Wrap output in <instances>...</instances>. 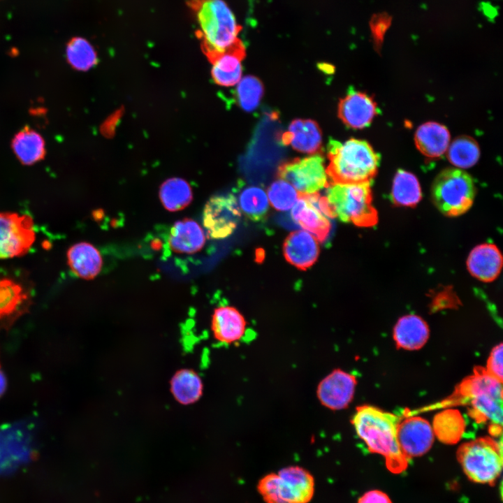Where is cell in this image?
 Segmentation results:
<instances>
[{
  "label": "cell",
  "mask_w": 503,
  "mask_h": 503,
  "mask_svg": "<svg viewBox=\"0 0 503 503\" xmlns=\"http://www.w3.org/2000/svg\"><path fill=\"white\" fill-rule=\"evenodd\" d=\"M400 420L392 413L366 404L358 407L351 418L357 435L366 444L369 451L382 455L387 468L395 474L405 470L409 462L397 439Z\"/></svg>",
  "instance_id": "cell-1"
},
{
  "label": "cell",
  "mask_w": 503,
  "mask_h": 503,
  "mask_svg": "<svg viewBox=\"0 0 503 503\" xmlns=\"http://www.w3.org/2000/svg\"><path fill=\"white\" fill-rule=\"evenodd\" d=\"M327 156L326 171L330 184L370 182L377 172L379 156L365 140H330Z\"/></svg>",
  "instance_id": "cell-2"
},
{
  "label": "cell",
  "mask_w": 503,
  "mask_h": 503,
  "mask_svg": "<svg viewBox=\"0 0 503 503\" xmlns=\"http://www.w3.org/2000/svg\"><path fill=\"white\" fill-rule=\"evenodd\" d=\"M198 25L196 36L210 59L229 49L238 39L241 27L223 0H190Z\"/></svg>",
  "instance_id": "cell-3"
},
{
  "label": "cell",
  "mask_w": 503,
  "mask_h": 503,
  "mask_svg": "<svg viewBox=\"0 0 503 503\" xmlns=\"http://www.w3.org/2000/svg\"><path fill=\"white\" fill-rule=\"evenodd\" d=\"M455 401L470 405L469 414L477 422L490 421L491 426L502 428V386L484 368H476L458 387Z\"/></svg>",
  "instance_id": "cell-4"
},
{
  "label": "cell",
  "mask_w": 503,
  "mask_h": 503,
  "mask_svg": "<svg viewBox=\"0 0 503 503\" xmlns=\"http://www.w3.org/2000/svg\"><path fill=\"white\" fill-rule=\"evenodd\" d=\"M326 197L334 218L361 227L372 226L377 222L370 182L331 184Z\"/></svg>",
  "instance_id": "cell-5"
},
{
  "label": "cell",
  "mask_w": 503,
  "mask_h": 503,
  "mask_svg": "<svg viewBox=\"0 0 503 503\" xmlns=\"http://www.w3.org/2000/svg\"><path fill=\"white\" fill-rule=\"evenodd\" d=\"M431 195L433 203L442 214L457 217L472 205L475 187L466 172L449 168L437 175L432 185Z\"/></svg>",
  "instance_id": "cell-6"
},
{
  "label": "cell",
  "mask_w": 503,
  "mask_h": 503,
  "mask_svg": "<svg viewBox=\"0 0 503 503\" xmlns=\"http://www.w3.org/2000/svg\"><path fill=\"white\" fill-rule=\"evenodd\" d=\"M458 460L467 477L477 483L492 484L502 469V445L489 437L462 444Z\"/></svg>",
  "instance_id": "cell-7"
},
{
  "label": "cell",
  "mask_w": 503,
  "mask_h": 503,
  "mask_svg": "<svg viewBox=\"0 0 503 503\" xmlns=\"http://www.w3.org/2000/svg\"><path fill=\"white\" fill-rule=\"evenodd\" d=\"M277 176L291 184L300 194L318 193L330 185L324 158L319 152L281 164Z\"/></svg>",
  "instance_id": "cell-8"
},
{
  "label": "cell",
  "mask_w": 503,
  "mask_h": 503,
  "mask_svg": "<svg viewBox=\"0 0 503 503\" xmlns=\"http://www.w3.org/2000/svg\"><path fill=\"white\" fill-rule=\"evenodd\" d=\"M35 239L31 217L26 214L0 212V258L24 256Z\"/></svg>",
  "instance_id": "cell-9"
},
{
  "label": "cell",
  "mask_w": 503,
  "mask_h": 503,
  "mask_svg": "<svg viewBox=\"0 0 503 503\" xmlns=\"http://www.w3.org/2000/svg\"><path fill=\"white\" fill-rule=\"evenodd\" d=\"M33 291L21 277L0 274V329L8 330L33 303Z\"/></svg>",
  "instance_id": "cell-10"
},
{
  "label": "cell",
  "mask_w": 503,
  "mask_h": 503,
  "mask_svg": "<svg viewBox=\"0 0 503 503\" xmlns=\"http://www.w3.org/2000/svg\"><path fill=\"white\" fill-rule=\"evenodd\" d=\"M241 214L234 195L214 196L207 201L203 209V226L210 238L223 239L236 229Z\"/></svg>",
  "instance_id": "cell-11"
},
{
  "label": "cell",
  "mask_w": 503,
  "mask_h": 503,
  "mask_svg": "<svg viewBox=\"0 0 503 503\" xmlns=\"http://www.w3.org/2000/svg\"><path fill=\"white\" fill-rule=\"evenodd\" d=\"M30 434L22 424L0 428V474L10 473L34 458Z\"/></svg>",
  "instance_id": "cell-12"
},
{
  "label": "cell",
  "mask_w": 503,
  "mask_h": 503,
  "mask_svg": "<svg viewBox=\"0 0 503 503\" xmlns=\"http://www.w3.org/2000/svg\"><path fill=\"white\" fill-rule=\"evenodd\" d=\"M356 378L341 369H335L319 383L316 397L324 407L338 411L347 408L352 401Z\"/></svg>",
  "instance_id": "cell-13"
},
{
  "label": "cell",
  "mask_w": 503,
  "mask_h": 503,
  "mask_svg": "<svg viewBox=\"0 0 503 503\" xmlns=\"http://www.w3.org/2000/svg\"><path fill=\"white\" fill-rule=\"evenodd\" d=\"M435 434L430 423L419 416L400 420L397 429L399 446L407 458L423 455L431 448Z\"/></svg>",
  "instance_id": "cell-14"
},
{
  "label": "cell",
  "mask_w": 503,
  "mask_h": 503,
  "mask_svg": "<svg viewBox=\"0 0 503 503\" xmlns=\"http://www.w3.org/2000/svg\"><path fill=\"white\" fill-rule=\"evenodd\" d=\"M377 114V104L367 94L353 90L338 105V116L347 126L356 129L368 126Z\"/></svg>",
  "instance_id": "cell-15"
},
{
  "label": "cell",
  "mask_w": 503,
  "mask_h": 503,
  "mask_svg": "<svg viewBox=\"0 0 503 503\" xmlns=\"http://www.w3.org/2000/svg\"><path fill=\"white\" fill-rule=\"evenodd\" d=\"M214 339L224 344L240 341L247 331V322L242 314L231 306L218 307L214 310L211 321Z\"/></svg>",
  "instance_id": "cell-16"
},
{
  "label": "cell",
  "mask_w": 503,
  "mask_h": 503,
  "mask_svg": "<svg viewBox=\"0 0 503 503\" xmlns=\"http://www.w3.org/2000/svg\"><path fill=\"white\" fill-rule=\"evenodd\" d=\"M283 253L289 263L305 270L316 261L319 254V242L307 231H293L284 240Z\"/></svg>",
  "instance_id": "cell-17"
},
{
  "label": "cell",
  "mask_w": 503,
  "mask_h": 503,
  "mask_svg": "<svg viewBox=\"0 0 503 503\" xmlns=\"http://www.w3.org/2000/svg\"><path fill=\"white\" fill-rule=\"evenodd\" d=\"M245 55V47L238 38L229 49L209 59L212 63L213 80L224 87L237 84L241 79V61Z\"/></svg>",
  "instance_id": "cell-18"
},
{
  "label": "cell",
  "mask_w": 503,
  "mask_h": 503,
  "mask_svg": "<svg viewBox=\"0 0 503 503\" xmlns=\"http://www.w3.org/2000/svg\"><path fill=\"white\" fill-rule=\"evenodd\" d=\"M281 141L285 145H290L297 151L315 154L318 153L321 146V132L316 122L297 119L282 134Z\"/></svg>",
  "instance_id": "cell-19"
},
{
  "label": "cell",
  "mask_w": 503,
  "mask_h": 503,
  "mask_svg": "<svg viewBox=\"0 0 503 503\" xmlns=\"http://www.w3.org/2000/svg\"><path fill=\"white\" fill-rule=\"evenodd\" d=\"M291 217L320 242L325 241L330 234V220L307 199L305 194H299L298 199L291 210Z\"/></svg>",
  "instance_id": "cell-20"
},
{
  "label": "cell",
  "mask_w": 503,
  "mask_h": 503,
  "mask_svg": "<svg viewBox=\"0 0 503 503\" xmlns=\"http://www.w3.org/2000/svg\"><path fill=\"white\" fill-rule=\"evenodd\" d=\"M170 393L180 404L189 406L197 402L203 396L204 384L201 375L194 369L180 368L171 376Z\"/></svg>",
  "instance_id": "cell-21"
},
{
  "label": "cell",
  "mask_w": 503,
  "mask_h": 503,
  "mask_svg": "<svg viewBox=\"0 0 503 503\" xmlns=\"http://www.w3.org/2000/svg\"><path fill=\"white\" fill-rule=\"evenodd\" d=\"M469 272L483 282H491L497 278L502 265V256L493 245L483 244L476 247L467 259Z\"/></svg>",
  "instance_id": "cell-22"
},
{
  "label": "cell",
  "mask_w": 503,
  "mask_h": 503,
  "mask_svg": "<svg viewBox=\"0 0 503 503\" xmlns=\"http://www.w3.org/2000/svg\"><path fill=\"white\" fill-rule=\"evenodd\" d=\"M68 264L77 277L92 279L101 271L102 258L92 245L80 242L71 246L67 252Z\"/></svg>",
  "instance_id": "cell-23"
},
{
  "label": "cell",
  "mask_w": 503,
  "mask_h": 503,
  "mask_svg": "<svg viewBox=\"0 0 503 503\" xmlns=\"http://www.w3.org/2000/svg\"><path fill=\"white\" fill-rule=\"evenodd\" d=\"M168 242L171 249L175 252L194 254L203 248L205 237L197 222L184 219L177 221L172 227Z\"/></svg>",
  "instance_id": "cell-24"
},
{
  "label": "cell",
  "mask_w": 503,
  "mask_h": 503,
  "mask_svg": "<svg viewBox=\"0 0 503 503\" xmlns=\"http://www.w3.org/2000/svg\"><path fill=\"white\" fill-rule=\"evenodd\" d=\"M429 337V328L421 317L409 314L400 318L393 330V338L400 348L407 350L421 349Z\"/></svg>",
  "instance_id": "cell-25"
},
{
  "label": "cell",
  "mask_w": 503,
  "mask_h": 503,
  "mask_svg": "<svg viewBox=\"0 0 503 503\" xmlns=\"http://www.w3.org/2000/svg\"><path fill=\"white\" fill-rule=\"evenodd\" d=\"M414 140L416 147L423 155L437 158L447 150L450 133L446 127L439 123L427 122L418 128Z\"/></svg>",
  "instance_id": "cell-26"
},
{
  "label": "cell",
  "mask_w": 503,
  "mask_h": 503,
  "mask_svg": "<svg viewBox=\"0 0 503 503\" xmlns=\"http://www.w3.org/2000/svg\"><path fill=\"white\" fill-rule=\"evenodd\" d=\"M12 147L18 159L26 165L39 161L45 152L43 138L29 127L22 129L15 135Z\"/></svg>",
  "instance_id": "cell-27"
},
{
  "label": "cell",
  "mask_w": 503,
  "mask_h": 503,
  "mask_svg": "<svg viewBox=\"0 0 503 503\" xmlns=\"http://www.w3.org/2000/svg\"><path fill=\"white\" fill-rule=\"evenodd\" d=\"M277 474L290 490L295 503H308L312 500L314 481L308 471L298 466H290Z\"/></svg>",
  "instance_id": "cell-28"
},
{
  "label": "cell",
  "mask_w": 503,
  "mask_h": 503,
  "mask_svg": "<svg viewBox=\"0 0 503 503\" xmlns=\"http://www.w3.org/2000/svg\"><path fill=\"white\" fill-rule=\"evenodd\" d=\"M237 201L241 212L249 220L257 222L266 217L269 201L263 189L256 186L246 187L241 190Z\"/></svg>",
  "instance_id": "cell-29"
},
{
  "label": "cell",
  "mask_w": 503,
  "mask_h": 503,
  "mask_svg": "<svg viewBox=\"0 0 503 503\" xmlns=\"http://www.w3.org/2000/svg\"><path fill=\"white\" fill-rule=\"evenodd\" d=\"M435 435L446 444H455L462 437L465 430V421L455 409L444 410L437 414L432 426Z\"/></svg>",
  "instance_id": "cell-30"
},
{
  "label": "cell",
  "mask_w": 503,
  "mask_h": 503,
  "mask_svg": "<svg viewBox=\"0 0 503 503\" xmlns=\"http://www.w3.org/2000/svg\"><path fill=\"white\" fill-rule=\"evenodd\" d=\"M159 197L163 207L170 212H175L188 206L192 201L191 189L185 180L171 178L161 186Z\"/></svg>",
  "instance_id": "cell-31"
},
{
  "label": "cell",
  "mask_w": 503,
  "mask_h": 503,
  "mask_svg": "<svg viewBox=\"0 0 503 503\" xmlns=\"http://www.w3.org/2000/svg\"><path fill=\"white\" fill-rule=\"evenodd\" d=\"M393 201L399 205L411 207L421 198V190L417 177L412 173L399 170L395 174L392 187Z\"/></svg>",
  "instance_id": "cell-32"
},
{
  "label": "cell",
  "mask_w": 503,
  "mask_h": 503,
  "mask_svg": "<svg viewBox=\"0 0 503 503\" xmlns=\"http://www.w3.org/2000/svg\"><path fill=\"white\" fill-rule=\"evenodd\" d=\"M447 151L448 159L458 168L472 167L480 156V150L477 143L468 136L455 138L449 144Z\"/></svg>",
  "instance_id": "cell-33"
},
{
  "label": "cell",
  "mask_w": 503,
  "mask_h": 503,
  "mask_svg": "<svg viewBox=\"0 0 503 503\" xmlns=\"http://www.w3.org/2000/svg\"><path fill=\"white\" fill-rule=\"evenodd\" d=\"M66 57L71 66L79 71H87L97 62L96 53L93 46L80 37L73 38L68 43Z\"/></svg>",
  "instance_id": "cell-34"
},
{
  "label": "cell",
  "mask_w": 503,
  "mask_h": 503,
  "mask_svg": "<svg viewBox=\"0 0 503 503\" xmlns=\"http://www.w3.org/2000/svg\"><path fill=\"white\" fill-rule=\"evenodd\" d=\"M258 490L267 503H295L293 497L278 474H269L258 482Z\"/></svg>",
  "instance_id": "cell-35"
},
{
  "label": "cell",
  "mask_w": 503,
  "mask_h": 503,
  "mask_svg": "<svg viewBox=\"0 0 503 503\" xmlns=\"http://www.w3.org/2000/svg\"><path fill=\"white\" fill-rule=\"evenodd\" d=\"M236 97L240 106L247 112L255 110L263 94L261 82L256 77L247 75L238 82Z\"/></svg>",
  "instance_id": "cell-36"
},
{
  "label": "cell",
  "mask_w": 503,
  "mask_h": 503,
  "mask_svg": "<svg viewBox=\"0 0 503 503\" xmlns=\"http://www.w3.org/2000/svg\"><path fill=\"white\" fill-rule=\"evenodd\" d=\"M267 196L272 207L285 212L293 207L298 199L299 193L289 182L279 179L270 185Z\"/></svg>",
  "instance_id": "cell-37"
},
{
  "label": "cell",
  "mask_w": 503,
  "mask_h": 503,
  "mask_svg": "<svg viewBox=\"0 0 503 503\" xmlns=\"http://www.w3.org/2000/svg\"><path fill=\"white\" fill-rule=\"evenodd\" d=\"M392 24V17L386 12L374 14L369 22L376 50L381 48L384 36Z\"/></svg>",
  "instance_id": "cell-38"
},
{
  "label": "cell",
  "mask_w": 503,
  "mask_h": 503,
  "mask_svg": "<svg viewBox=\"0 0 503 503\" xmlns=\"http://www.w3.org/2000/svg\"><path fill=\"white\" fill-rule=\"evenodd\" d=\"M502 344L495 347L488 358L486 367V372L502 382Z\"/></svg>",
  "instance_id": "cell-39"
},
{
  "label": "cell",
  "mask_w": 503,
  "mask_h": 503,
  "mask_svg": "<svg viewBox=\"0 0 503 503\" xmlns=\"http://www.w3.org/2000/svg\"><path fill=\"white\" fill-rule=\"evenodd\" d=\"M358 503H392L388 496L379 490H371L365 493Z\"/></svg>",
  "instance_id": "cell-40"
},
{
  "label": "cell",
  "mask_w": 503,
  "mask_h": 503,
  "mask_svg": "<svg viewBox=\"0 0 503 503\" xmlns=\"http://www.w3.org/2000/svg\"><path fill=\"white\" fill-rule=\"evenodd\" d=\"M7 386V381L5 374L1 371L0 367V397L6 391Z\"/></svg>",
  "instance_id": "cell-41"
},
{
  "label": "cell",
  "mask_w": 503,
  "mask_h": 503,
  "mask_svg": "<svg viewBox=\"0 0 503 503\" xmlns=\"http://www.w3.org/2000/svg\"><path fill=\"white\" fill-rule=\"evenodd\" d=\"M0 367H1V366H0Z\"/></svg>",
  "instance_id": "cell-42"
}]
</instances>
